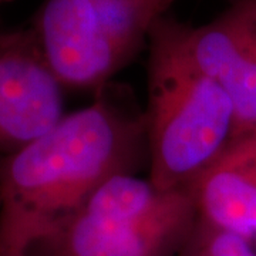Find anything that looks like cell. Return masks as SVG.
Segmentation results:
<instances>
[{"mask_svg": "<svg viewBox=\"0 0 256 256\" xmlns=\"http://www.w3.org/2000/svg\"><path fill=\"white\" fill-rule=\"evenodd\" d=\"M146 151L144 114L98 96L43 136L0 156V239L28 249L116 175L134 174Z\"/></svg>", "mask_w": 256, "mask_h": 256, "instance_id": "cell-1", "label": "cell"}, {"mask_svg": "<svg viewBox=\"0 0 256 256\" xmlns=\"http://www.w3.org/2000/svg\"><path fill=\"white\" fill-rule=\"evenodd\" d=\"M144 112L148 180L158 190L190 186L235 131L225 90L194 62L184 23L164 16L148 37Z\"/></svg>", "mask_w": 256, "mask_h": 256, "instance_id": "cell-2", "label": "cell"}, {"mask_svg": "<svg viewBox=\"0 0 256 256\" xmlns=\"http://www.w3.org/2000/svg\"><path fill=\"white\" fill-rule=\"evenodd\" d=\"M190 188L116 175L28 248V256H178L196 224Z\"/></svg>", "mask_w": 256, "mask_h": 256, "instance_id": "cell-3", "label": "cell"}, {"mask_svg": "<svg viewBox=\"0 0 256 256\" xmlns=\"http://www.w3.org/2000/svg\"><path fill=\"white\" fill-rule=\"evenodd\" d=\"M175 0H44L32 32L64 88L101 90L148 44Z\"/></svg>", "mask_w": 256, "mask_h": 256, "instance_id": "cell-4", "label": "cell"}, {"mask_svg": "<svg viewBox=\"0 0 256 256\" xmlns=\"http://www.w3.org/2000/svg\"><path fill=\"white\" fill-rule=\"evenodd\" d=\"M63 84L32 28L0 30V151L14 152L64 116Z\"/></svg>", "mask_w": 256, "mask_h": 256, "instance_id": "cell-5", "label": "cell"}, {"mask_svg": "<svg viewBox=\"0 0 256 256\" xmlns=\"http://www.w3.org/2000/svg\"><path fill=\"white\" fill-rule=\"evenodd\" d=\"M194 62L228 94L235 130L256 127V0H234L210 23H184Z\"/></svg>", "mask_w": 256, "mask_h": 256, "instance_id": "cell-6", "label": "cell"}, {"mask_svg": "<svg viewBox=\"0 0 256 256\" xmlns=\"http://www.w3.org/2000/svg\"><path fill=\"white\" fill-rule=\"evenodd\" d=\"M198 220L256 249V127L238 128L188 186Z\"/></svg>", "mask_w": 256, "mask_h": 256, "instance_id": "cell-7", "label": "cell"}, {"mask_svg": "<svg viewBox=\"0 0 256 256\" xmlns=\"http://www.w3.org/2000/svg\"><path fill=\"white\" fill-rule=\"evenodd\" d=\"M178 256H256V249L235 234L196 220Z\"/></svg>", "mask_w": 256, "mask_h": 256, "instance_id": "cell-8", "label": "cell"}, {"mask_svg": "<svg viewBox=\"0 0 256 256\" xmlns=\"http://www.w3.org/2000/svg\"><path fill=\"white\" fill-rule=\"evenodd\" d=\"M0 256H28V250L16 244L0 242Z\"/></svg>", "mask_w": 256, "mask_h": 256, "instance_id": "cell-9", "label": "cell"}, {"mask_svg": "<svg viewBox=\"0 0 256 256\" xmlns=\"http://www.w3.org/2000/svg\"><path fill=\"white\" fill-rule=\"evenodd\" d=\"M10 2H13V0H0V8H2L3 4H8Z\"/></svg>", "mask_w": 256, "mask_h": 256, "instance_id": "cell-10", "label": "cell"}]
</instances>
